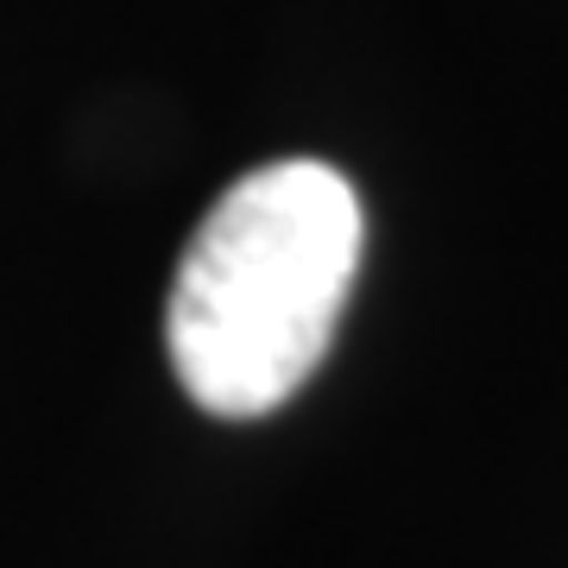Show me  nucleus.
<instances>
[{"mask_svg":"<svg viewBox=\"0 0 568 568\" xmlns=\"http://www.w3.org/2000/svg\"><path fill=\"white\" fill-rule=\"evenodd\" d=\"M361 241V196L323 159H278L227 183L164 304V347L190 405L265 417L304 386L335 342Z\"/></svg>","mask_w":568,"mask_h":568,"instance_id":"f257e3e1","label":"nucleus"}]
</instances>
